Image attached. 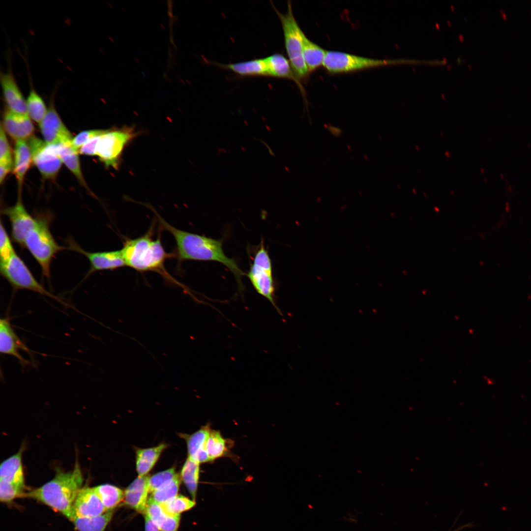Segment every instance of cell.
I'll use <instances>...</instances> for the list:
<instances>
[{
  "instance_id": "1",
  "label": "cell",
  "mask_w": 531,
  "mask_h": 531,
  "mask_svg": "<svg viewBox=\"0 0 531 531\" xmlns=\"http://www.w3.org/2000/svg\"><path fill=\"white\" fill-rule=\"evenodd\" d=\"M152 211L162 229L169 232L174 237L177 245V257L180 262L192 260L220 263L233 274L239 290L243 291L241 277L245 273L235 260L225 254L222 240L177 229L167 222L153 209Z\"/></svg>"
},
{
  "instance_id": "2",
  "label": "cell",
  "mask_w": 531,
  "mask_h": 531,
  "mask_svg": "<svg viewBox=\"0 0 531 531\" xmlns=\"http://www.w3.org/2000/svg\"><path fill=\"white\" fill-rule=\"evenodd\" d=\"M84 480L80 464L76 461L73 470L64 472L59 469L53 479L26 492L24 496L48 506L71 520L73 505L83 487Z\"/></svg>"
},
{
  "instance_id": "3",
  "label": "cell",
  "mask_w": 531,
  "mask_h": 531,
  "mask_svg": "<svg viewBox=\"0 0 531 531\" xmlns=\"http://www.w3.org/2000/svg\"><path fill=\"white\" fill-rule=\"evenodd\" d=\"M154 228L152 225L144 235L125 240L121 250L126 265L139 272H156L169 281L180 285L165 267L167 259L175 255L166 252L160 236L153 238Z\"/></svg>"
},
{
  "instance_id": "4",
  "label": "cell",
  "mask_w": 531,
  "mask_h": 531,
  "mask_svg": "<svg viewBox=\"0 0 531 531\" xmlns=\"http://www.w3.org/2000/svg\"><path fill=\"white\" fill-rule=\"evenodd\" d=\"M273 7L281 23L285 49L293 70L301 82L306 81L310 73L303 56V41L305 33L294 16L291 2L288 1L287 11L285 14L279 12L274 6L273 5Z\"/></svg>"
},
{
  "instance_id": "5",
  "label": "cell",
  "mask_w": 531,
  "mask_h": 531,
  "mask_svg": "<svg viewBox=\"0 0 531 531\" xmlns=\"http://www.w3.org/2000/svg\"><path fill=\"white\" fill-rule=\"evenodd\" d=\"M23 246L38 262L43 275L50 279L52 259L57 253L64 248L56 241L47 220L36 219L34 226L25 237Z\"/></svg>"
},
{
  "instance_id": "6",
  "label": "cell",
  "mask_w": 531,
  "mask_h": 531,
  "mask_svg": "<svg viewBox=\"0 0 531 531\" xmlns=\"http://www.w3.org/2000/svg\"><path fill=\"white\" fill-rule=\"evenodd\" d=\"M260 244L247 276L256 291L267 299L276 311L281 314L275 301V286L271 260L263 240Z\"/></svg>"
},
{
  "instance_id": "7",
  "label": "cell",
  "mask_w": 531,
  "mask_h": 531,
  "mask_svg": "<svg viewBox=\"0 0 531 531\" xmlns=\"http://www.w3.org/2000/svg\"><path fill=\"white\" fill-rule=\"evenodd\" d=\"M406 61L416 62V60L407 59H375L343 52L326 51L323 66L331 74H339Z\"/></svg>"
},
{
  "instance_id": "8",
  "label": "cell",
  "mask_w": 531,
  "mask_h": 531,
  "mask_svg": "<svg viewBox=\"0 0 531 531\" xmlns=\"http://www.w3.org/2000/svg\"><path fill=\"white\" fill-rule=\"evenodd\" d=\"M0 267L1 275L15 289L31 291L53 298L67 307L70 306L40 284L16 252L7 261L0 264Z\"/></svg>"
},
{
  "instance_id": "9",
  "label": "cell",
  "mask_w": 531,
  "mask_h": 531,
  "mask_svg": "<svg viewBox=\"0 0 531 531\" xmlns=\"http://www.w3.org/2000/svg\"><path fill=\"white\" fill-rule=\"evenodd\" d=\"M135 135L134 130L130 128L107 130L99 137L96 155L106 167L117 169L119 159L125 146Z\"/></svg>"
},
{
  "instance_id": "10",
  "label": "cell",
  "mask_w": 531,
  "mask_h": 531,
  "mask_svg": "<svg viewBox=\"0 0 531 531\" xmlns=\"http://www.w3.org/2000/svg\"><path fill=\"white\" fill-rule=\"evenodd\" d=\"M32 162L44 178L53 179L61 167L62 161L53 144H49L32 136L28 139Z\"/></svg>"
},
{
  "instance_id": "11",
  "label": "cell",
  "mask_w": 531,
  "mask_h": 531,
  "mask_svg": "<svg viewBox=\"0 0 531 531\" xmlns=\"http://www.w3.org/2000/svg\"><path fill=\"white\" fill-rule=\"evenodd\" d=\"M44 141L49 144H71L72 135L61 120L52 99L47 112L39 124Z\"/></svg>"
},
{
  "instance_id": "12",
  "label": "cell",
  "mask_w": 531,
  "mask_h": 531,
  "mask_svg": "<svg viewBox=\"0 0 531 531\" xmlns=\"http://www.w3.org/2000/svg\"><path fill=\"white\" fill-rule=\"evenodd\" d=\"M23 351L32 355V351L21 340L15 332L8 317L0 319V352L1 354L15 357L23 367L30 365V362L21 354Z\"/></svg>"
},
{
  "instance_id": "13",
  "label": "cell",
  "mask_w": 531,
  "mask_h": 531,
  "mask_svg": "<svg viewBox=\"0 0 531 531\" xmlns=\"http://www.w3.org/2000/svg\"><path fill=\"white\" fill-rule=\"evenodd\" d=\"M2 212L10 222L14 241L23 245L25 237L34 226L36 218L32 217L28 212L20 197L15 205L5 208Z\"/></svg>"
},
{
  "instance_id": "14",
  "label": "cell",
  "mask_w": 531,
  "mask_h": 531,
  "mask_svg": "<svg viewBox=\"0 0 531 531\" xmlns=\"http://www.w3.org/2000/svg\"><path fill=\"white\" fill-rule=\"evenodd\" d=\"M107 511L93 488L83 487L74 502L70 520L75 517H96Z\"/></svg>"
},
{
  "instance_id": "15",
  "label": "cell",
  "mask_w": 531,
  "mask_h": 531,
  "mask_svg": "<svg viewBox=\"0 0 531 531\" xmlns=\"http://www.w3.org/2000/svg\"><path fill=\"white\" fill-rule=\"evenodd\" d=\"M71 244V249L84 255L89 261L90 265L89 273L104 270H114L126 266L121 249L90 252L83 249L77 244Z\"/></svg>"
},
{
  "instance_id": "16",
  "label": "cell",
  "mask_w": 531,
  "mask_h": 531,
  "mask_svg": "<svg viewBox=\"0 0 531 531\" xmlns=\"http://www.w3.org/2000/svg\"><path fill=\"white\" fill-rule=\"evenodd\" d=\"M0 82L7 110L14 113L28 115L26 100L11 70L1 72Z\"/></svg>"
},
{
  "instance_id": "17",
  "label": "cell",
  "mask_w": 531,
  "mask_h": 531,
  "mask_svg": "<svg viewBox=\"0 0 531 531\" xmlns=\"http://www.w3.org/2000/svg\"><path fill=\"white\" fill-rule=\"evenodd\" d=\"M149 476H138L126 488L123 501L130 508L145 515L149 494Z\"/></svg>"
},
{
  "instance_id": "18",
  "label": "cell",
  "mask_w": 531,
  "mask_h": 531,
  "mask_svg": "<svg viewBox=\"0 0 531 531\" xmlns=\"http://www.w3.org/2000/svg\"><path fill=\"white\" fill-rule=\"evenodd\" d=\"M265 59L267 67L268 76L289 79L294 81L300 89L308 112V102L306 97L305 90L302 82L295 74L289 59L279 53L271 55Z\"/></svg>"
},
{
  "instance_id": "19",
  "label": "cell",
  "mask_w": 531,
  "mask_h": 531,
  "mask_svg": "<svg viewBox=\"0 0 531 531\" xmlns=\"http://www.w3.org/2000/svg\"><path fill=\"white\" fill-rule=\"evenodd\" d=\"M3 128L16 141L26 140L32 135L34 126L27 115L13 113L7 110L3 117Z\"/></svg>"
},
{
  "instance_id": "20",
  "label": "cell",
  "mask_w": 531,
  "mask_h": 531,
  "mask_svg": "<svg viewBox=\"0 0 531 531\" xmlns=\"http://www.w3.org/2000/svg\"><path fill=\"white\" fill-rule=\"evenodd\" d=\"M25 446L22 445L16 453L1 463L0 480L26 488L22 463V455Z\"/></svg>"
},
{
  "instance_id": "21",
  "label": "cell",
  "mask_w": 531,
  "mask_h": 531,
  "mask_svg": "<svg viewBox=\"0 0 531 531\" xmlns=\"http://www.w3.org/2000/svg\"><path fill=\"white\" fill-rule=\"evenodd\" d=\"M211 429L208 423L192 434L183 436L187 444L188 457L200 464L210 463L206 450V443Z\"/></svg>"
},
{
  "instance_id": "22",
  "label": "cell",
  "mask_w": 531,
  "mask_h": 531,
  "mask_svg": "<svg viewBox=\"0 0 531 531\" xmlns=\"http://www.w3.org/2000/svg\"><path fill=\"white\" fill-rule=\"evenodd\" d=\"M233 441L225 439L219 430L210 429L206 443V450L210 462L224 457H232Z\"/></svg>"
},
{
  "instance_id": "23",
  "label": "cell",
  "mask_w": 531,
  "mask_h": 531,
  "mask_svg": "<svg viewBox=\"0 0 531 531\" xmlns=\"http://www.w3.org/2000/svg\"><path fill=\"white\" fill-rule=\"evenodd\" d=\"M32 162L31 151L26 140L16 141L14 151L13 172L21 186Z\"/></svg>"
},
{
  "instance_id": "24",
  "label": "cell",
  "mask_w": 531,
  "mask_h": 531,
  "mask_svg": "<svg viewBox=\"0 0 531 531\" xmlns=\"http://www.w3.org/2000/svg\"><path fill=\"white\" fill-rule=\"evenodd\" d=\"M216 64L241 76H268L267 67L265 58L236 63H216Z\"/></svg>"
},
{
  "instance_id": "25",
  "label": "cell",
  "mask_w": 531,
  "mask_h": 531,
  "mask_svg": "<svg viewBox=\"0 0 531 531\" xmlns=\"http://www.w3.org/2000/svg\"><path fill=\"white\" fill-rule=\"evenodd\" d=\"M167 447L165 443L147 448L137 449L136 467L139 476L147 475L154 466L162 452Z\"/></svg>"
},
{
  "instance_id": "26",
  "label": "cell",
  "mask_w": 531,
  "mask_h": 531,
  "mask_svg": "<svg viewBox=\"0 0 531 531\" xmlns=\"http://www.w3.org/2000/svg\"><path fill=\"white\" fill-rule=\"evenodd\" d=\"M53 145L62 162L74 174L80 182L87 187L81 171L79 152L72 148L71 144L60 143Z\"/></svg>"
},
{
  "instance_id": "27",
  "label": "cell",
  "mask_w": 531,
  "mask_h": 531,
  "mask_svg": "<svg viewBox=\"0 0 531 531\" xmlns=\"http://www.w3.org/2000/svg\"><path fill=\"white\" fill-rule=\"evenodd\" d=\"M326 53V50L310 40L305 34L304 35L303 56L310 73L323 66Z\"/></svg>"
},
{
  "instance_id": "28",
  "label": "cell",
  "mask_w": 531,
  "mask_h": 531,
  "mask_svg": "<svg viewBox=\"0 0 531 531\" xmlns=\"http://www.w3.org/2000/svg\"><path fill=\"white\" fill-rule=\"evenodd\" d=\"M200 464L187 457L181 471L180 477L191 496L195 501L200 473Z\"/></svg>"
},
{
  "instance_id": "29",
  "label": "cell",
  "mask_w": 531,
  "mask_h": 531,
  "mask_svg": "<svg viewBox=\"0 0 531 531\" xmlns=\"http://www.w3.org/2000/svg\"><path fill=\"white\" fill-rule=\"evenodd\" d=\"M114 510L93 517H75L71 521L78 531H104L111 521Z\"/></svg>"
},
{
  "instance_id": "30",
  "label": "cell",
  "mask_w": 531,
  "mask_h": 531,
  "mask_svg": "<svg viewBox=\"0 0 531 531\" xmlns=\"http://www.w3.org/2000/svg\"><path fill=\"white\" fill-rule=\"evenodd\" d=\"M93 488L107 511L114 510L124 500V492L115 485L103 484Z\"/></svg>"
},
{
  "instance_id": "31",
  "label": "cell",
  "mask_w": 531,
  "mask_h": 531,
  "mask_svg": "<svg viewBox=\"0 0 531 531\" xmlns=\"http://www.w3.org/2000/svg\"><path fill=\"white\" fill-rule=\"evenodd\" d=\"M26 106L29 117L39 125L46 115L48 108L43 99L31 86V84L26 99Z\"/></svg>"
},
{
  "instance_id": "32",
  "label": "cell",
  "mask_w": 531,
  "mask_h": 531,
  "mask_svg": "<svg viewBox=\"0 0 531 531\" xmlns=\"http://www.w3.org/2000/svg\"><path fill=\"white\" fill-rule=\"evenodd\" d=\"M181 480L180 476L177 473L174 477L151 493L150 498L160 504L168 501L177 495Z\"/></svg>"
},
{
  "instance_id": "33",
  "label": "cell",
  "mask_w": 531,
  "mask_h": 531,
  "mask_svg": "<svg viewBox=\"0 0 531 531\" xmlns=\"http://www.w3.org/2000/svg\"><path fill=\"white\" fill-rule=\"evenodd\" d=\"M165 512L171 515H180L190 510L196 504L195 501L183 495H177L168 501L160 504Z\"/></svg>"
},
{
  "instance_id": "34",
  "label": "cell",
  "mask_w": 531,
  "mask_h": 531,
  "mask_svg": "<svg viewBox=\"0 0 531 531\" xmlns=\"http://www.w3.org/2000/svg\"><path fill=\"white\" fill-rule=\"evenodd\" d=\"M26 488L0 480V500L5 503L12 502L16 499L24 496Z\"/></svg>"
},
{
  "instance_id": "35",
  "label": "cell",
  "mask_w": 531,
  "mask_h": 531,
  "mask_svg": "<svg viewBox=\"0 0 531 531\" xmlns=\"http://www.w3.org/2000/svg\"><path fill=\"white\" fill-rule=\"evenodd\" d=\"M0 234V264H1L7 261L16 252L1 222Z\"/></svg>"
},
{
  "instance_id": "36",
  "label": "cell",
  "mask_w": 531,
  "mask_h": 531,
  "mask_svg": "<svg viewBox=\"0 0 531 531\" xmlns=\"http://www.w3.org/2000/svg\"><path fill=\"white\" fill-rule=\"evenodd\" d=\"M176 474L175 468L173 467L149 476L148 480L149 493H152L164 483L172 479Z\"/></svg>"
},
{
  "instance_id": "37",
  "label": "cell",
  "mask_w": 531,
  "mask_h": 531,
  "mask_svg": "<svg viewBox=\"0 0 531 531\" xmlns=\"http://www.w3.org/2000/svg\"><path fill=\"white\" fill-rule=\"evenodd\" d=\"M107 130H88L82 131L73 138L71 142L72 148L76 151H79L81 147L91 139L105 133Z\"/></svg>"
},
{
  "instance_id": "38",
  "label": "cell",
  "mask_w": 531,
  "mask_h": 531,
  "mask_svg": "<svg viewBox=\"0 0 531 531\" xmlns=\"http://www.w3.org/2000/svg\"><path fill=\"white\" fill-rule=\"evenodd\" d=\"M180 521V515H171L165 512L155 525L160 531H177Z\"/></svg>"
},
{
  "instance_id": "39",
  "label": "cell",
  "mask_w": 531,
  "mask_h": 531,
  "mask_svg": "<svg viewBox=\"0 0 531 531\" xmlns=\"http://www.w3.org/2000/svg\"><path fill=\"white\" fill-rule=\"evenodd\" d=\"M0 162L13 165L10 148L1 124L0 128Z\"/></svg>"
},
{
  "instance_id": "40",
  "label": "cell",
  "mask_w": 531,
  "mask_h": 531,
  "mask_svg": "<svg viewBox=\"0 0 531 531\" xmlns=\"http://www.w3.org/2000/svg\"><path fill=\"white\" fill-rule=\"evenodd\" d=\"M100 136L91 139L85 144L80 149L79 152L83 155H96V147Z\"/></svg>"
},
{
  "instance_id": "41",
  "label": "cell",
  "mask_w": 531,
  "mask_h": 531,
  "mask_svg": "<svg viewBox=\"0 0 531 531\" xmlns=\"http://www.w3.org/2000/svg\"><path fill=\"white\" fill-rule=\"evenodd\" d=\"M13 169V165L0 162V182L1 184L7 175Z\"/></svg>"
},
{
  "instance_id": "42",
  "label": "cell",
  "mask_w": 531,
  "mask_h": 531,
  "mask_svg": "<svg viewBox=\"0 0 531 531\" xmlns=\"http://www.w3.org/2000/svg\"><path fill=\"white\" fill-rule=\"evenodd\" d=\"M145 520V531H160L158 527L146 515Z\"/></svg>"
},
{
  "instance_id": "43",
  "label": "cell",
  "mask_w": 531,
  "mask_h": 531,
  "mask_svg": "<svg viewBox=\"0 0 531 531\" xmlns=\"http://www.w3.org/2000/svg\"><path fill=\"white\" fill-rule=\"evenodd\" d=\"M327 129L335 137H339L342 133L341 129L332 125L328 126Z\"/></svg>"
},
{
  "instance_id": "44",
  "label": "cell",
  "mask_w": 531,
  "mask_h": 531,
  "mask_svg": "<svg viewBox=\"0 0 531 531\" xmlns=\"http://www.w3.org/2000/svg\"><path fill=\"white\" fill-rule=\"evenodd\" d=\"M160 26H162V28H163V29L164 30H165V28H164V26H163V25H162V24H160Z\"/></svg>"
},
{
  "instance_id": "45",
  "label": "cell",
  "mask_w": 531,
  "mask_h": 531,
  "mask_svg": "<svg viewBox=\"0 0 531 531\" xmlns=\"http://www.w3.org/2000/svg\"><path fill=\"white\" fill-rule=\"evenodd\" d=\"M135 60H136L137 62H138V63H139V61L138 59L137 60V59H135Z\"/></svg>"
},
{
  "instance_id": "46",
  "label": "cell",
  "mask_w": 531,
  "mask_h": 531,
  "mask_svg": "<svg viewBox=\"0 0 531 531\" xmlns=\"http://www.w3.org/2000/svg\"><path fill=\"white\" fill-rule=\"evenodd\" d=\"M182 81V83L184 84V82L182 80V79H180V81Z\"/></svg>"
}]
</instances>
